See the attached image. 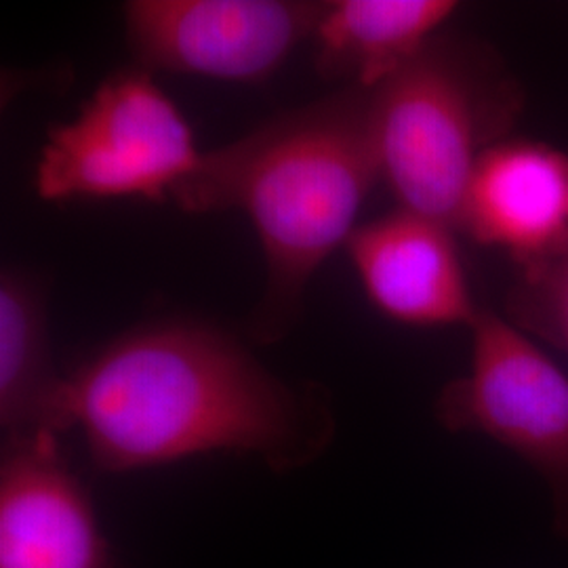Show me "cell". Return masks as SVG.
<instances>
[{"label": "cell", "mask_w": 568, "mask_h": 568, "mask_svg": "<svg viewBox=\"0 0 568 568\" xmlns=\"http://www.w3.org/2000/svg\"><path fill=\"white\" fill-rule=\"evenodd\" d=\"M63 422L105 471L209 453L284 471L312 464L335 432L314 387L286 384L234 335L194 321L138 326L100 347L65 377Z\"/></svg>", "instance_id": "1"}, {"label": "cell", "mask_w": 568, "mask_h": 568, "mask_svg": "<svg viewBox=\"0 0 568 568\" xmlns=\"http://www.w3.org/2000/svg\"><path fill=\"white\" fill-rule=\"evenodd\" d=\"M377 180L371 91L344 87L204 152L171 201L185 213L241 211L248 217L265 262L248 335L267 345L297 325L307 286L345 248Z\"/></svg>", "instance_id": "2"}, {"label": "cell", "mask_w": 568, "mask_h": 568, "mask_svg": "<svg viewBox=\"0 0 568 568\" xmlns=\"http://www.w3.org/2000/svg\"><path fill=\"white\" fill-rule=\"evenodd\" d=\"M520 100L490 49L445 34L373 89L379 171L400 209L457 230L471 173L506 138Z\"/></svg>", "instance_id": "3"}, {"label": "cell", "mask_w": 568, "mask_h": 568, "mask_svg": "<svg viewBox=\"0 0 568 568\" xmlns=\"http://www.w3.org/2000/svg\"><path fill=\"white\" fill-rule=\"evenodd\" d=\"M182 110L138 65L95 89L77 119L47 133L37 163L42 201L142 199L163 203L203 161Z\"/></svg>", "instance_id": "4"}, {"label": "cell", "mask_w": 568, "mask_h": 568, "mask_svg": "<svg viewBox=\"0 0 568 568\" xmlns=\"http://www.w3.org/2000/svg\"><path fill=\"white\" fill-rule=\"evenodd\" d=\"M471 328V365L436 400L448 432H476L518 453L546 480L554 528L568 541V375L490 310Z\"/></svg>", "instance_id": "5"}, {"label": "cell", "mask_w": 568, "mask_h": 568, "mask_svg": "<svg viewBox=\"0 0 568 568\" xmlns=\"http://www.w3.org/2000/svg\"><path fill=\"white\" fill-rule=\"evenodd\" d=\"M326 0H131L122 7L135 65L224 82H264L314 39Z\"/></svg>", "instance_id": "6"}, {"label": "cell", "mask_w": 568, "mask_h": 568, "mask_svg": "<svg viewBox=\"0 0 568 568\" xmlns=\"http://www.w3.org/2000/svg\"><path fill=\"white\" fill-rule=\"evenodd\" d=\"M0 568H110L93 506L55 434L9 440L0 469Z\"/></svg>", "instance_id": "7"}, {"label": "cell", "mask_w": 568, "mask_h": 568, "mask_svg": "<svg viewBox=\"0 0 568 568\" xmlns=\"http://www.w3.org/2000/svg\"><path fill=\"white\" fill-rule=\"evenodd\" d=\"M345 251L368 302L396 323L469 326L480 310L450 225L398 209L358 225Z\"/></svg>", "instance_id": "8"}, {"label": "cell", "mask_w": 568, "mask_h": 568, "mask_svg": "<svg viewBox=\"0 0 568 568\" xmlns=\"http://www.w3.org/2000/svg\"><path fill=\"white\" fill-rule=\"evenodd\" d=\"M457 230L508 251L520 270L568 246V156L548 143L501 142L476 164Z\"/></svg>", "instance_id": "9"}, {"label": "cell", "mask_w": 568, "mask_h": 568, "mask_svg": "<svg viewBox=\"0 0 568 568\" xmlns=\"http://www.w3.org/2000/svg\"><path fill=\"white\" fill-rule=\"evenodd\" d=\"M457 7L453 0H328L314 32L316 72L373 91L424 49Z\"/></svg>", "instance_id": "10"}, {"label": "cell", "mask_w": 568, "mask_h": 568, "mask_svg": "<svg viewBox=\"0 0 568 568\" xmlns=\"http://www.w3.org/2000/svg\"><path fill=\"white\" fill-rule=\"evenodd\" d=\"M65 377L51 358L47 291L39 278L0 276V424L9 440L61 434Z\"/></svg>", "instance_id": "11"}, {"label": "cell", "mask_w": 568, "mask_h": 568, "mask_svg": "<svg viewBox=\"0 0 568 568\" xmlns=\"http://www.w3.org/2000/svg\"><path fill=\"white\" fill-rule=\"evenodd\" d=\"M508 314L568 356V246L541 264L520 270L508 295Z\"/></svg>", "instance_id": "12"}]
</instances>
